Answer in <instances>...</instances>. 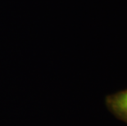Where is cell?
<instances>
[{
	"instance_id": "1",
	"label": "cell",
	"mask_w": 127,
	"mask_h": 126,
	"mask_svg": "<svg viewBox=\"0 0 127 126\" xmlns=\"http://www.w3.org/2000/svg\"><path fill=\"white\" fill-rule=\"evenodd\" d=\"M105 101L111 113L127 125V89L108 95Z\"/></svg>"
}]
</instances>
